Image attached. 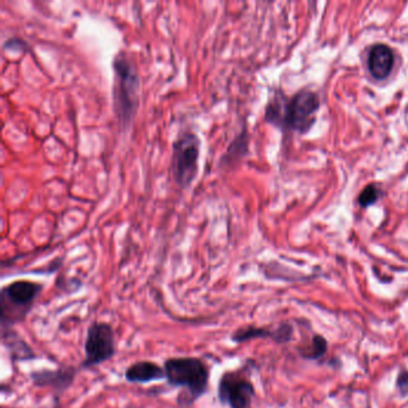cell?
<instances>
[{
    "mask_svg": "<svg viewBox=\"0 0 408 408\" xmlns=\"http://www.w3.org/2000/svg\"><path fill=\"white\" fill-rule=\"evenodd\" d=\"M113 108L119 127L126 131L141 106V75L134 58L120 51L113 60Z\"/></svg>",
    "mask_w": 408,
    "mask_h": 408,
    "instance_id": "obj_1",
    "label": "cell"
},
{
    "mask_svg": "<svg viewBox=\"0 0 408 408\" xmlns=\"http://www.w3.org/2000/svg\"><path fill=\"white\" fill-rule=\"evenodd\" d=\"M167 383L171 388H181L178 404L189 408L208 392L210 368L197 357H171L163 365Z\"/></svg>",
    "mask_w": 408,
    "mask_h": 408,
    "instance_id": "obj_2",
    "label": "cell"
},
{
    "mask_svg": "<svg viewBox=\"0 0 408 408\" xmlns=\"http://www.w3.org/2000/svg\"><path fill=\"white\" fill-rule=\"evenodd\" d=\"M45 289L43 283L19 279L0 291V329L14 328L24 322Z\"/></svg>",
    "mask_w": 408,
    "mask_h": 408,
    "instance_id": "obj_3",
    "label": "cell"
},
{
    "mask_svg": "<svg viewBox=\"0 0 408 408\" xmlns=\"http://www.w3.org/2000/svg\"><path fill=\"white\" fill-rule=\"evenodd\" d=\"M202 141L197 133L184 131L178 134L173 144L171 174L178 187H191L199 173Z\"/></svg>",
    "mask_w": 408,
    "mask_h": 408,
    "instance_id": "obj_4",
    "label": "cell"
},
{
    "mask_svg": "<svg viewBox=\"0 0 408 408\" xmlns=\"http://www.w3.org/2000/svg\"><path fill=\"white\" fill-rule=\"evenodd\" d=\"M117 355V340L112 324L94 321L86 329L84 341V359L80 370H89L102 365Z\"/></svg>",
    "mask_w": 408,
    "mask_h": 408,
    "instance_id": "obj_5",
    "label": "cell"
},
{
    "mask_svg": "<svg viewBox=\"0 0 408 408\" xmlns=\"http://www.w3.org/2000/svg\"><path fill=\"white\" fill-rule=\"evenodd\" d=\"M255 387L242 370H228L218 382L217 398L221 406L229 408H252Z\"/></svg>",
    "mask_w": 408,
    "mask_h": 408,
    "instance_id": "obj_6",
    "label": "cell"
},
{
    "mask_svg": "<svg viewBox=\"0 0 408 408\" xmlns=\"http://www.w3.org/2000/svg\"><path fill=\"white\" fill-rule=\"evenodd\" d=\"M319 108L320 99L317 95L310 90H303L296 94L287 104L284 115L276 122V125L283 123V126L303 133L308 131L313 125L315 114Z\"/></svg>",
    "mask_w": 408,
    "mask_h": 408,
    "instance_id": "obj_7",
    "label": "cell"
},
{
    "mask_svg": "<svg viewBox=\"0 0 408 408\" xmlns=\"http://www.w3.org/2000/svg\"><path fill=\"white\" fill-rule=\"evenodd\" d=\"M80 368L73 365H62L59 369H41L34 370L29 374V379L32 383L38 388H49L54 392L56 398H60L61 395L70 389L75 383V377L80 372Z\"/></svg>",
    "mask_w": 408,
    "mask_h": 408,
    "instance_id": "obj_8",
    "label": "cell"
},
{
    "mask_svg": "<svg viewBox=\"0 0 408 408\" xmlns=\"http://www.w3.org/2000/svg\"><path fill=\"white\" fill-rule=\"evenodd\" d=\"M292 327L289 324H282L278 328L269 327H256V326H245L236 329L230 335V340L234 344L247 343L254 339H272L278 344H287L291 340Z\"/></svg>",
    "mask_w": 408,
    "mask_h": 408,
    "instance_id": "obj_9",
    "label": "cell"
},
{
    "mask_svg": "<svg viewBox=\"0 0 408 408\" xmlns=\"http://www.w3.org/2000/svg\"><path fill=\"white\" fill-rule=\"evenodd\" d=\"M167 379L163 366L155 361H139L133 363L125 371V380L133 385H147Z\"/></svg>",
    "mask_w": 408,
    "mask_h": 408,
    "instance_id": "obj_10",
    "label": "cell"
},
{
    "mask_svg": "<svg viewBox=\"0 0 408 408\" xmlns=\"http://www.w3.org/2000/svg\"><path fill=\"white\" fill-rule=\"evenodd\" d=\"M0 338L4 348L9 351L11 361H28L38 358L32 346L14 328L0 329Z\"/></svg>",
    "mask_w": 408,
    "mask_h": 408,
    "instance_id": "obj_11",
    "label": "cell"
},
{
    "mask_svg": "<svg viewBox=\"0 0 408 408\" xmlns=\"http://www.w3.org/2000/svg\"><path fill=\"white\" fill-rule=\"evenodd\" d=\"M394 53L383 43L375 45L369 54V70L377 80H385L394 67Z\"/></svg>",
    "mask_w": 408,
    "mask_h": 408,
    "instance_id": "obj_12",
    "label": "cell"
},
{
    "mask_svg": "<svg viewBox=\"0 0 408 408\" xmlns=\"http://www.w3.org/2000/svg\"><path fill=\"white\" fill-rule=\"evenodd\" d=\"M327 348V340L322 335H315L311 346L307 351L302 352V356L304 357L305 359H319L326 355Z\"/></svg>",
    "mask_w": 408,
    "mask_h": 408,
    "instance_id": "obj_13",
    "label": "cell"
},
{
    "mask_svg": "<svg viewBox=\"0 0 408 408\" xmlns=\"http://www.w3.org/2000/svg\"><path fill=\"white\" fill-rule=\"evenodd\" d=\"M379 189L376 187L375 184H369L365 189L361 192V197H359V204L361 206L368 207L375 204L379 199Z\"/></svg>",
    "mask_w": 408,
    "mask_h": 408,
    "instance_id": "obj_14",
    "label": "cell"
},
{
    "mask_svg": "<svg viewBox=\"0 0 408 408\" xmlns=\"http://www.w3.org/2000/svg\"><path fill=\"white\" fill-rule=\"evenodd\" d=\"M396 388L403 396L408 395V371L401 370L396 377Z\"/></svg>",
    "mask_w": 408,
    "mask_h": 408,
    "instance_id": "obj_15",
    "label": "cell"
}]
</instances>
